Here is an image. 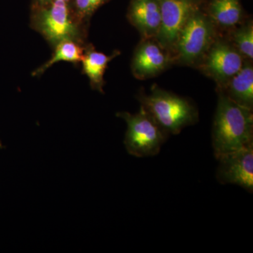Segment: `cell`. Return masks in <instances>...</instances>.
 Here are the masks:
<instances>
[{
    "mask_svg": "<svg viewBox=\"0 0 253 253\" xmlns=\"http://www.w3.org/2000/svg\"><path fill=\"white\" fill-rule=\"evenodd\" d=\"M56 1H63L69 3L71 0H33V3H34V6H41V5L49 4Z\"/></svg>",
    "mask_w": 253,
    "mask_h": 253,
    "instance_id": "e0dca14e",
    "label": "cell"
},
{
    "mask_svg": "<svg viewBox=\"0 0 253 253\" xmlns=\"http://www.w3.org/2000/svg\"><path fill=\"white\" fill-rule=\"evenodd\" d=\"M209 12L212 20L225 27L235 26L242 16L239 0H212Z\"/></svg>",
    "mask_w": 253,
    "mask_h": 253,
    "instance_id": "5bb4252c",
    "label": "cell"
},
{
    "mask_svg": "<svg viewBox=\"0 0 253 253\" xmlns=\"http://www.w3.org/2000/svg\"><path fill=\"white\" fill-rule=\"evenodd\" d=\"M109 0H73V13L84 24L96 9Z\"/></svg>",
    "mask_w": 253,
    "mask_h": 253,
    "instance_id": "2e32d148",
    "label": "cell"
},
{
    "mask_svg": "<svg viewBox=\"0 0 253 253\" xmlns=\"http://www.w3.org/2000/svg\"><path fill=\"white\" fill-rule=\"evenodd\" d=\"M213 37L211 21L199 10L186 21L175 46L181 62L191 64L201 59L209 49Z\"/></svg>",
    "mask_w": 253,
    "mask_h": 253,
    "instance_id": "5b68a950",
    "label": "cell"
},
{
    "mask_svg": "<svg viewBox=\"0 0 253 253\" xmlns=\"http://www.w3.org/2000/svg\"><path fill=\"white\" fill-rule=\"evenodd\" d=\"M161 27L156 38L163 49L175 46L179 33L190 16L197 11L196 0H158Z\"/></svg>",
    "mask_w": 253,
    "mask_h": 253,
    "instance_id": "8992f818",
    "label": "cell"
},
{
    "mask_svg": "<svg viewBox=\"0 0 253 253\" xmlns=\"http://www.w3.org/2000/svg\"><path fill=\"white\" fill-rule=\"evenodd\" d=\"M54 52L51 59L37 68L32 73L34 77L41 76L55 63L66 61L77 64L81 62L84 54V46L75 41H63L54 47Z\"/></svg>",
    "mask_w": 253,
    "mask_h": 253,
    "instance_id": "4fadbf2b",
    "label": "cell"
},
{
    "mask_svg": "<svg viewBox=\"0 0 253 253\" xmlns=\"http://www.w3.org/2000/svg\"><path fill=\"white\" fill-rule=\"evenodd\" d=\"M128 16L131 24L145 38L157 36L161 23L158 0H132Z\"/></svg>",
    "mask_w": 253,
    "mask_h": 253,
    "instance_id": "30bf717a",
    "label": "cell"
},
{
    "mask_svg": "<svg viewBox=\"0 0 253 253\" xmlns=\"http://www.w3.org/2000/svg\"><path fill=\"white\" fill-rule=\"evenodd\" d=\"M242 55L232 46L224 42L215 43L210 49L204 69L220 83H226L242 68Z\"/></svg>",
    "mask_w": 253,
    "mask_h": 253,
    "instance_id": "ba28073f",
    "label": "cell"
},
{
    "mask_svg": "<svg viewBox=\"0 0 253 253\" xmlns=\"http://www.w3.org/2000/svg\"><path fill=\"white\" fill-rule=\"evenodd\" d=\"M170 59L158 43L146 41L138 46L131 62V71L138 79L154 77L168 67Z\"/></svg>",
    "mask_w": 253,
    "mask_h": 253,
    "instance_id": "9c48e42d",
    "label": "cell"
},
{
    "mask_svg": "<svg viewBox=\"0 0 253 253\" xmlns=\"http://www.w3.org/2000/svg\"><path fill=\"white\" fill-rule=\"evenodd\" d=\"M31 25L54 48L63 41L84 42V24L76 18L69 3L66 1L34 6Z\"/></svg>",
    "mask_w": 253,
    "mask_h": 253,
    "instance_id": "7a4b0ae2",
    "label": "cell"
},
{
    "mask_svg": "<svg viewBox=\"0 0 253 253\" xmlns=\"http://www.w3.org/2000/svg\"><path fill=\"white\" fill-rule=\"evenodd\" d=\"M253 110L219 95L213 123L212 144L216 159L253 144Z\"/></svg>",
    "mask_w": 253,
    "mask_h": 253,
    "instance_id": "6da1fadb",
    "label": "cell"
},
{
    "mask_svg": "<svg viewBox=\"0 0 253 253\" xmlns=\"http://www.w3.org/2000/svg\"><path fill=\"white\" fill-rule=\"evenodd\" d=\"M117 116L123 118L127 126L124 143L129 154L144 158L159 154L169 134L142 106L135 114L121 112Z\"/></svg>",
    "mask_w": 253,
    "mask_h": 253,
    "instance_id": "277c9868",
    "label": "cell"
},
{
    "mask_svg": "<svg viewBox=\"0 0 253 253\" xmlns=\"http://www.w3.org/2000/svg\"><path fill=\"white\" fill-rule=\"evenodd\" d=\"M228 83L227 94H224L240 106L253 110V66L249 63L243 65L239 72Z\"/></svg>",
    "mask_w": 253,
    "mask_h": 253,
    "instance_id": "7c38bea8",
    "label": "cell"
},
{
    "mask_svg": "<svg viewBox=\"0 0 253 253\" xmlns=\"http://www.w3.org/2000/svg\"><path fill=\"white\" fill-rule=\"evenodd\" d=\"M141 106L169 134H177L199 120V113L189 100L160 89L153 88L149 94L139 96Z\"/></svg>",
    "mask_w": 253,
    "mask_h": 253,
    "instance_id": "3957f363",
    "label": "cell"
},
{
    "mask_svg": "<svg viewBox=\"0 0 253 253\" xmlns=\"http://www.w3.org/2000/svg\"><path fill=\"white\" fill-rule=\"evenodd\" d=\"M119 54V51H114L113 54L109 56L96 51L91 44L84 46L81 63L83 73L89 78L92 89L104 92L105 71L110 61Z\"/></svg>",
    "mask_w": 253,
    "mask_h": 253,
    "instance_id": "8fae6325",
    "label": "cell"
},
{
    "mask_svg": "<svg viewBox=\"0 0 253 253\" xmlns=\"http://www.w3.org/2000/svg\"><path fill=\"white\" fill-rule=\"evenodd\" d=\"M234 42L241 55L253 58V27L252 23L240 28L234 34Z\"/></svg>",
    "mask_w": 253,
    "mask_h": 253,
    "instance_id": "9a60e30c",
    "label": "cell"
},
{
    "mask_svg": "<svg viewBox=\"0 0 253 253\" xmlns=\"http://www.w3.org/2000/svg\"><path fill=\"white\" fill-rule=\"evenodd\" d=\"M216 178L221 184H236L252 194L253 191V144L222 155Z\"/></svg>",
    "mask_w": 253,
    "mask_h": 253,
    "instance_id": "52a82bcc",
    "label": "cell"
}]
</instances>
